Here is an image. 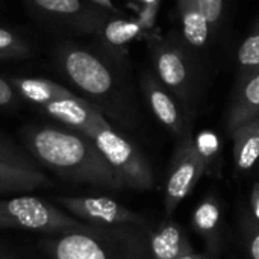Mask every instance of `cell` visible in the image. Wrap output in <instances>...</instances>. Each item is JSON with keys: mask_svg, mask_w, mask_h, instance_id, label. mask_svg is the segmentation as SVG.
Here are the masks:
<instances>
[{"mask_svg": "<svg viewBox=\"0 0 259 259\" xmlns=\"http://www.w3.org/2000/svg\"><path fill=\"white\" fill-rule=\"evenodd\" d=\"M30 153L64 181L106 190H123L121 181L87 135L62 127H32L26 134Z\"/></svg>", "mask_w": 259, "mask_h": 259, "instance_id": "obj_1", "label": "cell"}, {"mask_svg": "<svg viewBox=\"0 0 259 259\" xmlns=\"http://www.w3.org/2000/svg\"><path fill=\"white\" fill-rule=\"evenodd\" d=\"M149 225L96 226L55 235L47 243L52 259H155Z\"/></svg>", "mask_w": 259, "mask_h": 259, "instance_id": "obj_2", "label": "cell"}, {"mask_svg": "<svg viewBox=\"0 0 259 259\" xmlns=\"http://www.w3.org/2000/svg\"><path fill=\"white\" fill-rule=\"evenodd\" d=\"M83 226V222L39 197L18 196L0 199V229H23L46 235H61Z\"/></svg>", "mask_w": 259, "mask_h": 259, "instance_id": "obj_3", "label": "cell"}, {"mask_svg": "<svg viewBox=\"0 0 259 259\" xmlns=\"http://www.w3.org/2000/svg\"><path fill=\"white\" fill-rule=\"evenodd\" d=\"M91 140L121 181L123 188L149 191L155 187V173L150 162L109 123L100 127Z\"/></svg>", "mask_w": 259, "mask_h": 259, "instance_id": "obj_4", "label": "cell"}, {"mask_svg": "<svg viewBox=\"0 0 259 259\" xmlns=\"http://www.w3.org/2000/svg\"><path fill=\"white\" fill-rule=\"evenodd\" d=\"M205 175L203 162L196 150L194 138L185 134L171 156L164 188V209L167 217H171L181 202L190 196L202 176Z\"/></svg>", "mask_w": 259, "mask_h": 259, "instance_id": "obj_5", "label": "cell"}, {"mask_svg": "<svg viewBox=\"0 0 259 259\" xmlns=\"http://www.w3.org/2000/svg\"><path fill=\"white\" fill-rule=\"evenodd\" d=\"M58 203L74 219L96 226L147 225L146 219L134 209L106 196L58 197Z\"/></svg>", "mask_w": 259, "mask_h": 259, "instance_id": "obj_6", "label": "cell"}, {"mask_svg": "<svg viewBox=\"0 0 259 259\" xmlns=\"http://www.w3.org/2000/svg\"><path fill=\"white\" fill-rule=\"evenodd\" d=\"M64 71L68 79L83 93L102 97L114 87L109 68L94 55L80 49H70L62 58Z\"/></svg>", "mask_w": 259, "mask_h": 259, "instance_id": "obj_7", "label": "cell"}, {"mask_svg": "<svg viewBox=\"0 0 259 259\" xmlns=\"http://www.w3.org/2000/svg\"><path fill=\"white\" fill-rule=\"evenodd\" d=\"M49 117L58 120L65 127L77 131L91 138L100 127L106 126L105 117L85 100L73 96L68 90L41 108Z\"/></svg>", "mask_w": 259, "mask_h": 259, "instance_id": "obj_8", "label": "cell"}, {"mask_svg": "<svg viewBox=\"0 0 259 259\" xmlns=\"http://www.w3.org/2000/svg\"><path fill=\"white\" fill-rule=\"evenodd\" d=\"M50 184V179L27 158L0 146V194L33 191Z\"/></svg>", "mask_w": 259, "mask_h": 259, "instance_id": "obj_9", "label": "cell"}, {"mask_svg": "<svg viewBox=\"0 0 259 259\" xmlns=\"http://www.w3.org/2000/svg\"><path fill=\"white\" fill-rule=\"evenodd\" d=\"M150 246L155 259H181L194 250L182 226L173 220L162 222L150 231Z\"/></svg>", "mask_w": 259, "mask_h": 259, "instance_id": "obj_10", "label": "cell"}, {"mask_svg": "<svg viewBox=\"0 0 259 259\" xmlns=\"http://www.w3.org/2000/svg\"><path fill=\"white\" fill-rule=\"evenodd\" d=\"M144 93L155 117L167 129H170L179 138L188 134L176 102L170 97V94L165 90H162V87H159L153 79H147L144 82Z\"/></svg>", "mask_w": 259, "mask_h": 259, "instance_id": "obj_11", "label": "cell"}, {"mask_svg": "<svg viewBox=\"0 0 259 259\" xmlns=\"http://www.w3.org/2000/svg\"><path fill=\"white\" fill-rule=\"evenodd\" d=\"M193 228L211 253L219 252L222 244V208L214 196L205 197L196 206L193 212Z\"/></svg>", "mask_w": 259, "mask_h": 259, "instance_id": "obj_12", "label": "cell"}, {"mask_svg": "<svg viewBox=\"0 0 259 259\" xmlns=\"http://www.w3.org/2000/svg\"><path fill=\"white\" fill-rule=\"evenodd\" d=\"M259 118V71L246 77L237 93L228 115V129L232 134L240 126Z\"/></svg>", "mask_w": 259, "mask_h": 259, "instance_id": "obj_13", "label": "cell"}, {"mask_svg": "<svg viewBox=\"0 0 259 259\" xmlns=\"http://www.w3.org/2000/svg\"><path fill=\"white\" fill-rule=\"evenodd\" d=\"M156 70L159 79L175 91L181 99L188 97V68L182 56L171 47H164L159 50L156 58Z\"/></svg>", "mask_w": 259, "mask_h": 259, "instance_id": "obj_14", "label": "cell"}, {"mask_svg": "<svg viewBox=\"0 0 259 259\" xmlns=\"http://www.w3.org/2000/svg\"><path fill=\"white\" fill-rule=\"evenodd\" d=\"M234 165L238 171H249L259 159V118H255L232 132Z\"/></svg>", "mask_w": 259, "mask_h": 259, "instance_id": "obj_15", "label": "cell"}, {"mask_svg": "<svg viewBox=\"0 0 259 259\" xmlns=\"http://www.w3.org/2000/svg\"><path fill=\"white\" fill-rule=\"evenodd\" d=\"M184 36L193 47H203L208 41L209 24L203 17L197 0H179Z\"/></svg>", "mask_w": 259, "mask_h": 259, "instance_id": "obj_16", "label": "cell"}, {"mask_svg": "<svg viewBox=\"0 0 259 259\" xmlns=\"http://www.w3.org/2000/svg\"><path fill=\"white\" fill-rule=\"evenodd\" d=\"M12 82L24 99L39 108L67 91V88L46 79H14Z\"/></svg>", "mask_w": 259, "mask_h": 259, "instance_id": "obj_17", "label": "cell"}, {"mask_svg": "<svg viewBox=\"0 0 259 259\" xmlns=\"http://www.w3.org/2000/svg\"><path fill=\"white\" fill-rule=\"evenodd\" d=\"M196 150L203 162L205 175L215 176L220 167V141L214 132L203 131L194 138Z\"/></svg>", "mask_w": 259, "mask_h": 259, "instance_id": "obj_18", "label": "cell"}, {"mask_svg": "<svg viewBox=\"0 0 259 259\" xmlns=\"http://www.w3.org/2000/svg\"><path fill=\"white\" fill-rule=\"evenodd\" d=\"M140 33V26L134 21L112 20L105 27V39L111 46H124Z\"/></svg>", "mask_w": 259, "mask_h": 259, "instance_id": "obj_19", "label": "cell"}, {"mask_svg": "<svg viewBox=\"0 0 259 259\" xmlns=\"http://www.w3.org/2000/svg\"><path fill=\"white\" fill-rule=\"evenodd\" d=\"M238 62L247 76L259 71V29L241 44L238 50Z\"/></svg>", "mask_w": 259, "mask_h": 259, "instance_id": "obj_20", "label": "cell"}, {"mask_svg": "<svg viewBox=\"0 0 259 259\" xmlns=\"http://www.w3.org/2000/svg\"><path fill=\"white\" fill-rule=\"evenodd\" d=\"M38 8L56 15H74L80 12V0H32Z\"/></svg>", "mask_w": 259, "mask_h": 259, "instance_id": "obj_21", "label": "cell"}, {"mask_svg": "<svg viewBox=\"0 0 259 259\" xmlns=\"http://www.w3.org/2000/svg\"><path fill=\"white\" fill-rule=\"evenodd\" d=\"M27 52V47L18 39L12 32L0 27V58L23 56Z\"/></svg>", "mask_w": 259, "mask_h": 259, "instance_id": "obj_22", "label": "cell"}, {"mask_svg": "<svg viewBox=\"0 0 259 259\" xmlns=\"http://www.w3.org/2000/svg\"><path fill=\"white\" fill-rule=\"evenodd\" d=\"M243 235L250 259H259V223L253 217L243 220Z\"/></svg>", "mask_w": 259, "mask_h": 259, "instance_id": "obj_23", "label": "cell"}, {"mask_svg": "<svg viewBox=\"0 0 259 259\" xmlns=\"http://www.w3.org/2000/svg\"><path fill=\"white\" fill-rule=\"evenodd\" d=\"M197 3L208 24H215L220 20L223 11V0H197Z\"/></svg>", "mask_w": 259, "mask_h": 259, "instance_id": "obj_24", "label": "cell"}, {"mask_svg": "<svg viewBox=\"0 0 259 259\" xmlns=\"http://www.w3.org/2000/svg\"><path fill=\"white\" fill-rule=\"evenodd\" d=\"M15 99V91L12 85L0 77V106H8L14 102Z\"/></svg>", "mask_w": 259, "mask_h": 259, "instance_id": "obj_25", "label": "cell"}, {"mask_svg": "<svg viewBox=\"0 0 259 259\" xmlns=\"http://www.w3.org/2000/svg\"><path fill=\"white\" fill-rule=\"evenodd\" d=\"M250 208H252V217L259 223V182L253 184L250 193Z\"/></svg>", "mask_w": 259, "mask_h": 259, "instance_id": "obj_26", "label": "cell"}, {"mask_svg": "<svg viewBox=\"0 0 259 259\" xmlns=\"http://www.w3.org/2000/svg\"><path fill=\"white\" fill-rule=\"evenodd\" d=\"M181 259H217L212 253H196L194 250L193 252H190V253H187V255H184Z\"/></svg>", "mask_w": 259, "mask_h": 259, "instance_id": "obj_27", "label": "cell"}, {"mask_svg": "<svg viewBox=\"0 0 259 259\" xmlns=\"http://www.w3.org/2000/svg\"><path fill=\"white\" fill-rule=\"evenodd\" d=\"M140 2H143V3H146V5H150V3H153V2H156V0H140Z\"/></svg>", "mask_w": 259, "mask_h": 259, "instance_id": "obj_28", "label": "cell"}, {"mask_svg": "<svg viewBox=\"0 0 259 259\" xmlns=\"http://www.w3.org/2000/svg\"><path fill=\"white\" fill-rule=\"evenodd\" d=\"M0 259H2V258H0Z\"/></svg>", "mask_w": 259, "mask_h": 259, "instance_id": "obj_29", "label": "cell"}]
</instances>
